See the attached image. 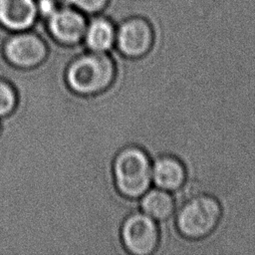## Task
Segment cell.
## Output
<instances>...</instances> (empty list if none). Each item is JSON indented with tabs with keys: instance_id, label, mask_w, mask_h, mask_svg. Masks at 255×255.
Here are the masks:
<instances>
[{
	"instance_id": "obj_1",
	"label": "cell",
	"mask_w": 255,
	"mask_h": 255,
	"mask_svg": "<svg viewBox=\"0 0 255 255\" xmlns=\"http://www.w3.org/2000/svg\"><path fill=\"white\" fill-rule=\"evenodd\" d=\"M222 209L212 195L201 193L186 199L178 208L175 223L182 236L201 239L212 233L221 218Z\"/></svg>"
},
{
	"instance_id": "obj_2",
	"label": "cell",
	"mask_w": 255,
	"mask_h": 255,
	"mask_svg": "<svg viewBox=\"0 0 255 255\" xmlns=\"http://www.w3.org/2000/svg\"><path fill=\"white\" fill-rule=\"evenodd\" d=\"M115 174L119 189L129 197L143 194L151 180V167L144 151L131 147L122 151L115 163Z\"/></svg>"
},
{
	"instance_id": "obj_3",
	"label": "cell",
	"mask_w": 255,
	"mask_h": 255,
	"mask_svg": "<svg viewBox=\"0 0 255 255\" xmlns=\"http://www.w3.org/2000/svg\"><path fill=\"white\" fill-rule=\"evenodd\" d=\"M114 75L110 59L97 52L78 59L69 69L68 81L77 92L90 94L106 88Z\"/></svg>"
},
{
	"instance_id": "obj_4",
	"label": "cell",
	"mask_w": 255,
	"mask_h": 255,
	"mask_svg": "<svg viewBox=\"0 0 255 255\" xmlns=\"http://www.w3.org/2000/svg\"><path fill=\"white\" fill-rule=\"evenodd\" d=\"M123 238L126 247L133 254L152 253L158 243V229L153 218L146 214H134L125 223Z\"/></svg>"
},
{
	"instance_id": "obj_5",
	"label": "cell",
	"mask_w": 255,
	"mask_h": 255,
	"mask_svg": "<svg viewBox=\"0 0 255 255\" xmlns=\"http://www.w3.org/2000/svg\"><path fill=\"white\" fill-rule=\"evenodd\" d=\"M118 43L125 55L129 57L142 56L152 46V28L142 18L129 19L121 26L118 34Z\"/></svg>"
},
{
	"instance_id": "obj_6",
	"label": "cell",
	"mask_w": 255,
	"mask_h": 255,
	"mask_svg": "<svg viewBox=\"0 0 255 255\" xmlns=\"http://www.w3.org/2000/svg\"><path fill=\"white\" fill-rule=\"evenodd\" d=\"M10 62L22 67L40 63L46 55V47L42 40L33 34H19L11 38L5 47Z\"/></svg>"
},
{
	"instance_id": "obj_7",
	"label": "cell",
	"mask_w": 255,
	"mask_h": 255,
	"mask_svg": "<svg viewBox=\"0 0 255 255\" xmlns=\"http://www.w3.org/2000/svg\"><path fill=\"white\" fill-rule=\"evenodd\" d=\"M49 16V28L58 40L74 43L84 36L86 32L85 19L75 10L63 8L55 10Z\"/></svg>"
},
{
	"instance_id": "obj_8",
	"label": "cell",
	"mask_w": 255,
	"mask_h": 255,
	"mask_svg": "<svg viewBox=\"0 0 255 255\" xmlns=\"http://www.w3.org/2000/svg\"><path fill=\"white\" fill-rule=\"evenodd\" d=\"M35 0H0V23L13 30L30 27L37 14Z\"/></svg>"
},
{
	"instance_id": "obj_9",
	"label": "cell",
	"mask_w": 255,
	"mask_h": 255,
	"mask_svg": "<svg viewBox=\"0 0 255 255\" xmlns=\"http://www.w3.org/2000/svg\"><path fill=\"white\" fill-rule=\"evenodd\" d=\"M151 176L159 188L173 191L183 185L186 179V169L180 159L166 154L155 160Z\"/></svg>"
},
{
	"instance_id": "obj_10",
	"label": "cell",
	"mask_w": 255,
	"mask_h": 255,
	"mask_svg": "<svg viewBox=\"0 0 255 255\" xmlns=\"http://www.w3.org/2000/svg\"><path fill=\"white\" fill-rule=\"evenodd\" d=\"M142 210L151 218L164 220L174 210V199L165 189L149 190L141 200Z\"/></svg>"
},
{
	"instance_id": "obj_11",
	"label": "cell",
	"mask_w": 255,
	"mask_h": 255,
	"mask_svg": "<svg viewBox=\"0 0 255 255\" xmlns=\"http://www.w3.org/2000/svg\"><path fill=\"white\" fill-rule=\"evenodd\" d=\"M86 41L91 49L102 52L109 49L114 41V29L104 19L94 20L86 30Z\"/></svg>"
},
{
	"instance_id": "obj_12",
	"label": "cell",
	"mask_w": 255,
	"mask_h": 255,
	"mask_svg": "<svg viewBox=\"0 0 255 255\" xmlns=\"http://www.w3.org/2000/svg\"><path fill=\"white\" fill-rule=\"evenodd\" d=\"M15 104L14 92L10 86L0 82V116L11 112Z\"/></svg>"
},
{
	"instance_id": "obj_13",
	"label": "cell",
	"mask_w": 255,
	"mask_h": 255,
	"mask_svg": "<svg viewBox=\"0 0 255 255\" xmlns=\"http://www.w3.org/2000/svg\"><path fill=\"white\" fill-rule=\"evenodd\" d=\"M76 7L87 11L95 12L100 10L106 3L107 0H69Z\"/></svg>"
}]
</instances>
